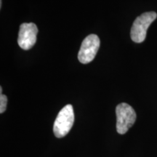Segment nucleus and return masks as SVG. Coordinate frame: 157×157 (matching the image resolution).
Instances as JSON below:
<instances>
[{
    "label": "nucleus",
    "instance_id": "423d86ee",
    "mask_svg": "<svg viewBox=\"0 0 157 157\" xmlns=\"http://www.w3.org/2000/svg\"><path fill=\"white\" fill-rule=\"evenodd\" d=\"M7 98L5 95L0 93V113H2L5 111L7 109Z\"/></svg>",
    "mask_w": 157,
    "mask_h": 157
},
{
    "label": "nucleus",
    "instance_id": "7ed1b4c3",
    "mask_svg": "<svg viewBox=\"0 0 157 157\" xmlns=\"http://www.w3.org/2000/svg\"><path fill=\"white\" fill-rule=\"evenodd\" d=\"M117 130L121 135L125 134L132 127L137 115L133 108L126 103H121L116 108Z\"/></svg>",
    "mask_w": 157,
    "mask_h": 157
},
{
    "label": "nucleus",
    "instance_id": "f257e3e1",
    "mask_svg": "<svg viewBox=\"0 0 157 157\" xmlns=\"http://www.w3.org/2000/svg\"><path fill=\"white\" fill-rule=\"evenodd\" d=\"M74 122V109L68 104L60 110L54 122L53 132L55 136L61 138L70 132Z\"/></svg>",
    "mask_w": 157,
    "mask_h": 157
},
{
    "label": "nucleus",
    "instance_id": "20e7f679",
    "mask_svg": "<svg viewBox=\"0 0 157 157\" xmlns=\"http://www.w3.org/2000/svg\"><path fill=\"white\" fill-rule=\"evenodd\" d=\"M100 39L96 34H90L84 39L78 51V59L80 63L87 64L92 62L100 48Z\"/></svg>",
    "mask_w": 157,
    "mask_h": 157
},
{
    "label": "nucleus",
    "instance_id": "f03ea898",
    "mask_svg": "<svg viewBox=\"0 0 157 157\" xmlns=\"http://www.w3.org/2000/svg\"><path fill=\"white\" fill-rule=\"evenodd\" d=\"M157 17L155 12L143 13L135 20L130 31V36L134 42L141 43L146 39L147 30Z\"/></svg>",
    "mask_w": 157,
    "mask_h": 157
},
{
    "label": "nucleus",
    "instance_id": "0eeeda50",
    "mask_svg": "<svg viewBox=\"0 0 157 157\" xmlns=\"http://www.w3.org/2000/svg\"><path fill=\"white\" fill-rule=\"evenodd\" d=\"M2 0H0V7L2 8Z\"/></svg>",
    "mask_w": 157,
    "mask_h": 157
},
{
    "label": "nucleus",
    "instance_id": "39448f33",
    "mask_svg": "<svg viewBox=\"0 0 157 157\" xmlns=\"http://www.w3.org/2000/svg\"><path fill=\"white\" fill-rule=\"evenodd\" d=\"M38 28L34 23H24L20 25L17 38L19 47L24 50L32 48L36 42Z\"/></svg>",
    "mask_w": 157,
    "mask_h": 157
}]
</instances>
